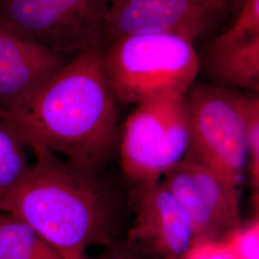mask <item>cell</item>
I'll use <instances>...</instances> for the list:
<instances>
[{"mask_svg":"<svg viewBox=\"0 0 259 259\" xmlns=\"http://www.w3.org/2000/svg\"><path fill=\"white\" fill-rule=\"evenodd\" d=\"M0 119L32 149L99 172L114 150L117 108L101 48L81 52L15 111Z\"/></svg>","mask_w":259,"mask_h":259,"instance_id":"6da1fadb","label":"cell"},{"mask_svg":"<svg viewBox=\"0 0 259 259\" xmlns=\"http://www.w3.org/2000/svg\"><path fill=\"white\" fill-rule=\"evenodd\" d=\"M20 183L0 194V210L27 224L63 259H83L85 248L107 240L113 208L98 173L47 150Z\"/></svg>","mask_w":259,"mask_h":259,"instance_id":"7a4b0ae2","label":"cell"},{"mask_svg":"<svg viewBox=\"0 0 259 259\" xmlns=\"http://www.w3.org/2000/svg\"><path fill=\"white\" fill-rule=\"evenodd\" d=\"M116 102L138 105L151 97L186 94L200 62L191 42L168 35L121 37L101 48Z\"/></svg>","mask_w":259,"mask_h":259,"instance_id":"3957f363","label":"cell"},{"mask_svg":"<svg viewBox=\"0 0 259 259\" xmlns=\"http://www.w3.org/2000/svg\"><path fill=\"white\" fill-rule=\"evenodd\" d=\"M185 94L164 93L137 105L124 124L121 166L138 185L157 182L186 155Z\"/></svg>","mask_w":259,"mask_h":259,"instance_id":"277c9868","label":"cell"},{"mask_svg":"<svg viewBox=\"0 0 259 259\" xmlns=\"http://www.w3.org/2000/svg\"><path fill=\"white\" fill-rule=\"evenodd\" d=\"M185 103L189 131L185 157L240 192L248 161L240 94L204 84L185 94Z\"/></svg>","mask_w":259,"mask_h":259,"instance_id":"5b68a950","label":"cell"},{"mask_svg":"<svg viewBox=\"0 0 259 259\" xmlns=\"http://www.w3.org/2000/svg\"><path fill=\"white\" fill-rule=\"evenodd\" d=\"M0 25L59 53L102 48L109 0H3Z\"/></svg>","mask_w":259,"mask_h":259,"instance_id":"8992f818","label":"cell"},{"mask_svg":"<svg viewBox=\"0 0 259 259\" xmlns=\"http://www.w3.org/2000/svg\"><path fill=\"white\" fill-rule=\"evenodd\" d=\"M226 0H109L103 47L121 37L175 36L193 42L222 17Z\"/></svg>","mask_w":259,"mask_h":259,"instance_id":"52a82bcc","label":"cell"},{"mask_svg":"<svg viewBox=\"0 0 259 259\" xmlns=\"http://www.w3.org/2000/svg\"><path fill=\"white\" fill-rule=\"evenodd\" d=\"M161 180L188 214L196 240H222L240 225V192L209 168L185 157Z\"/></svg>","mask_w":259,"mask_h":259,"instance_id":"ba28073f","label":"cell"},{"mask_svg":"<svg viewBox=\"0 0 259 259\" xmlns=\"http://www.w3.org/2000/svg\"><path fill=\"white\" fill-rule=\"evenodd\" d=\"M130 234L167 259H182L196 240L188 214L162 180L139 185Z\"/></svg>","mask_w":259,"mask_h":259,"instance_id":"9c48e42d","label":"cell"},{"mask_svg":"<svg viewBox=\"0 0 259 259\" xmlns=\"http://www.w3.org/2000/svg\"><path fill=\"white\" fill-rule=\"evenodd\" d=\"M65 64L64 56L0 25V114L26 102Z\"/></svg>","mask_w":259,"mask_h":259,"instance_id":"30bf717a","label":"cell"},{"mask_svg":"<svg viewBox=\"0 0 259 259\" xmlns=\"http://www.w3.org/2000/svg\"><path fill=\"white\" fill-rule=\"evenodd\" d=\"M210 68L222 83L259 91V35L222 47H210Z\"/></svg>","mask_w":259,"mask_h":259,"instance_id":"8fae6325","label":"cell"},{"mask_svg":"<svg viewBox=\"0 0 259 259\" xmlns=\"http://www.w3.org/2000/svg\"><path fill=\"white\" fill-rule=\"evenodd\" d=\"M0 259H63L30 226L19 219L0 217Z\"/></svg>","mask_w":259,"mask_h":259,"instance_id":"7c38bea8","label":"cell"},{"mask_svg":"<svg viewBox=\"0 0 259 259\" xmlns=\"http://www.w3.org/2000/svg\"><path fill=\"white\" fill-rule=\"evenodd\" d=\"M24 142L8 123L0 119V194L14 188L30 168Z\"/></svg>","mask_w":259,"mask_h":259,"instance_id":"4fadbf2b","label":"cell"},{"mask_svg":"<svg viewBox=\"0 0 259 259\" xmlns=\"http://www.w3.org/2000/svg\"><path fill=\"white\" fill-rule=\"evenodd\" d=\"M241 109L247 150V168L250 184L259 188V98L257 95H241Z\"/></svg>","mask_w":259,"mask_h":259,"instance_id":"5bb4252c","label":"cell"},{"mask_svg":"<svg viewBox=\"0 0 259 259\" xmlns=\"http://www.w3.org/2000/svg\"><path fill=\"white\" fill-rule=\"evenodd\" d=\"M255 35H259V0H244L232 27L216 37L210 47H225Z\"/></svg>","mask_w":259,"mask_h":259,"instance_id":"9a60e30c","label":"cell"},{"mask_svg":"<svg viewBox=\"0 0 259 259\" xmlns=\"http://www.w3.org/2000/svg\"><path fill=\"white\" fill-rule=\"evenodd\" d=\"M223 240L227 243L235 259H259L258 214L244 226L239 225Z\"/></svg>","mask_w":259,"mask_h":259,"instance_id":"2e32d148","label":"cell"},{"mask_svg":"<svg viewBox=\"0 0 259 259\" xmlns=\"http://www.w3.org/2000/svg\"><path fill=\"white\" fill-rule=\"evenodd\" d=\"M182 259H235L223 240L197 239Z\"/></svg>","mask_w":259,"mask_h":259,"instance_id":"e0dca14e","label":"cell"},{"mask_svg":"<svg viewBox=\"0 0 259 259\" xmlns=\"http://www.w3.org/2000/svg\"><path fill=\"white\" fill-rule=\"evenodd\" d=\"M107 259H135L133 258V257H131L129 255H127V254H123V253H116V254H113V255H111L110 256V258Z\"/></svg>","mask_w":259,"mask_h":259,"instance_id":"ac0fdd59","label":"cell"}]
</instances>
